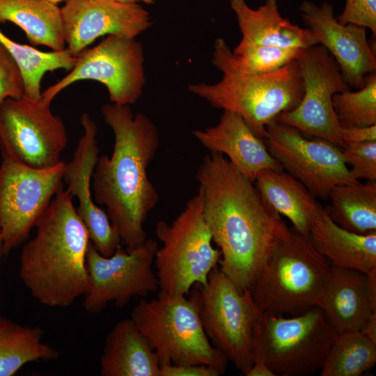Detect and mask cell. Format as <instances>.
Here are the masks:
<instances>
[{"label":"cell","instance_id":"obj_30","mask_svg":"<svg viewBox=\"0 0 376 376\" xmlns=\"http://www.w3.org/2000/svg\"><path fill=\"white\" fill-rule=\"evenodd\" d=\"M332 104L341 127L376 125V74L366 77L363 87L334 95Z\"/></svg>","mask_w":376,"mask_h":376},{"label":"cell","instance_id":"obj_34","mask_svg":"<svg viewBox=\"0 0 376 376\" xmlns=\"http://www.w3.org/2000/svg\"><path fill=\"white\" fill-rule=\"evenodd\" d=\"M342 24H352L369 29L376 36V0H345L343 10L336 17Z\"/></svg>","mask_w":376,"mask_h":376},{"label":"cell","instance_id":"obj_19","mask_svg":"<svg viewBox=\"0 0 376 376\" xmlns=\"http://www.w3.org/2000/svg\"><path fill=\"white\" fill-rule=\"evenodd\" d=\"M319 307L338 333L359 331L376 313V274L330 263Z\"/></svg>","mask_w":376,"mask_h":376},{"label":"cell","instance_id":"obj_29","mask_svg":"<svg viewBox=\"0 0 376 376\" xmlns=\"http://www.w3.org/2000/svg\"><path fill=\"white\" fill-rule=\"evenodd\" d=\"M376 363V344L360 331L338 333L320 368L321 376H359Z\"/></svg>","mask_w":376,"mask_h":376},{"label":"cell","instance_id":"obj_31","mask_svg":"<svg viewBox=\"0 0 376 376\" xmlns=\"http://www.w3.org/2000/svg\"><path fill=\"white\" fill-rule=\"evenodd\" d=\"M302 49L240 42L233 54L242 68L254 73L266 74L275 72L298 59Z\"/></svg>","mask_w":376,"mask_h":376},{"label":"cell","instance_id":"obj_13","mask_svg":"<svg viewBox=\"0 0 376 376\" xmlns=\"http://www.w3.org/2000/svg\"><path fill=\"white\" fill-rule=\"evenodd\" d=\"M158 248L155 240L146 239L132 251L120 246L112 256L105 257L89 242L86 267L90 286L84 296V309L97 313L110 302L122 308L134 297L157 292L158 280L152 266Z\"/></svg>","mask_w":376,"mask_h":376},{"label":"cell","instance_id":"obj_16","mask_svg":"<svg viewBox=\"0 0 376 376\" xmlns=\"http://www.w3.org/2000/svg\"><path fill=\"white\" fill-rule=\"evenodd\" d=\"M61 14L66 48L75 57L100 37L136 38L152 24L140 3L111 0H66Z\"/></svg>","mask_w":376,"mask_h":376},{"label":"cell","instance_id":"obj_14","mask_svg":"<svg viewBox=\"0 0 376 376\" xmlns=\"http://www.w3.org/2000/svg\"><path fill=\"white\" fill-rule=\"evenodd\" d=\"M297 61L304 84L303 97L295 109L280 113L275 120L342 149V127L332 98L334 94L348 90L349 86L338 64L320 45L303 49Z\"/></svg>","mask_w":376,"mask_h":376},{"label":"cell","instance_id":"obj_9","mask_svg":"<svg viewBox=\"0 0 376 376\" xmlns=\"http://www.w3.org/2000/svg\"><path fill=\"white\" fill-rule=\"evenodd\" d=\"M189 294L212 345L246 375L254 362L253 332L260 314L251 291L240 292L217 265L207 284H194Z\"/></svg>","mask_w":376,"mask_h":376},{"label":"cell","instance_id":"obj_12","mask_svg":"<svg viewBox=\"0 0 376 376\" xmlns=\"http://www.w3.org/2000/svg\"><path fill=\"white\" fill-rule=\"evenodd\" d=\"M143 63V47L135 38L109 35L95 47L81 52L69 73L46 88L41 96L52 102L72 84L92 80L105 86L111 103L134 104L146 83Z\"/></svg>","mask_w":376,"mask_h":376},{"label":"cell","instance_id":"obj_1","mask_svg":"<svg viewBox=\"0 0 376 376\" xmlns=\"http://www.w3.org/2000/svg\"><path fill=\"white\" fill-rule=\"evenodd\" d=\"M203 215L221 256L220 269L237 290L251 291L274 244L288 229L280 214L224 155L210 152L195 175Z\"/></svg>","mask_w":376,"mask_h":376},{"label":"cell","instance_id":"obj_10","mask_svg":"<svg viewBox=\"0 0 376 376\" xmlns=\"http://www.w3.org/2000/svg\"><path fill=\"white\" fill-rule=\"evenodd\" d=\"M65 162L45 169L8 157L0 165V230L7 255L24 244L50 203L63 187Z\"/></svg>","mask_w":376,"mask_h":376},{"label":"cell","instance_id":"obj_35","mask_svg":"<svg viewBox=\"0 0 376 376\" xmlns=\"http://www.w3.org/2000/svg\"><path fill=\"white\" fill-rule=\"evenodd\" d=\"M220 372L207 365H166L160 366L159 376H219Z\"/></svg>","mask_w":376,"mask_h":376},{"label":"cell","instance_id":"obj_20","mask_svg":"<svg viewBox=\"0 0 376 376\" xmlns=\"http://www.w3.org/2000/svg\"><path fill=\"white\" fill-rule=\"evenodd\" d=\"M193 134L210 152L226 155L230 162L253 182L262 170H283L268 152L263 139L258 137L236 113L224 111L216 125L194 130Z\"/></svg>","mask_w":376,"mask_h":376},{"label":"cell","instance_id":"obj_4","mask_svg":"<svg viewBox=\"0 0 376 376\" xmlns=\"http://www.w3.org/2000/svg\"><path fill=\"white\" fill-rule=\"evenodd\" d=\"M213 65L222 72L216 84H193L188 89L212 107L240 115L263 139L266 127L281 113L295 109L304 94L297 59L279 70L258 74L242 68L223 38L214 42Z\"/></svg>","mask_w":376,"mask_h":376},{"label":"cell","instance_id":"obj_27","mask_svg":"<svg viewBox=\"0 0 376 376\" xmlns=\"http://www.w3.org/2000/svg\"><path fill=\"white\" fill-rule=\"evenodd\" d=\"M325 211L340 227L360 235L376 232V181L335 187Z\"/></svg>","mask_w":376,"mask_h":376},{"label":"cell","instance_id":"obj_17","mask_svg":"<svg viewBox=\"0 0 376 376\" xmlns=\"http://www.w3.org/2000/svg\"><path fill=\"white\" fill-rule=\"evenodd\" d=\"M301 18L316 45L323 46L338 64L349 86H363L366 77L376 71V58L367 39L366 29L342 24L327 1L317 5L305 0L300 6Z\"/></svg>","mask_w":376,"mask_h":376},{"label":"cell","instance_id":"obj_32","mask_svg":"<svg viewBox=\"0 0 376 376\" xmlns=\"http://www.w3.org/2000/svg\"><path fill=\"white\" fill-rule=\"evenodd\" d=\"M342 154L355 179L376 181V141L346 143Z\"/></svg>","mask_w":376,"mask_h":376},{"label":"cell","instance_id":"obj_42","mask_svg":"<svg viewBox=\"0 0 376 376\" xmlns=\"http://www.w3.org/2000/svg\"><path fill=\"white\" fill-rule=\"evenodd\" d=\"M148 1H150V4L155 3V0H148Z\"/></svg>","mask_w":376,"mask_h":376},{"label":"cell","instance_id":"obj_2","mask_svg":"<svg viewBox=\"0 0 376 376\" xmlns=\"http://www.w3.org/2000/svg\"><path fill=\"white\" fill-rule=\"evenodd\" d=\"M101 111L113 131V148L110 157L99 156L91 188L95 203L105 206L113 228L130 251L146 240L144 223L159 199L148 175L159 149V134L152 120L134 113L130 105L105 104Z\"/></svg>","mask_w":376,"mask_h":376},{"label":"cell","instance_id":"obj_37","mask_svg":"<svg viewBox=\"0 0 376 376\" xmlns=\"http://www.w3.org/2000/svg\"><path fill=\"white\" fill-rule=\"evenodd\" d=\"M359 331L370 340L376 344V313L370 316Z\"/></svg>","mask_w":376,"mask_h":376},{"label":"cell","instance_id":"obj_23","mask_svg":"<svg viewBox=\"0 0 376 376\" xmlns=\"http://www.w3.org/2000/svg\"><path fill=\"white\" fill-rule=\"evenodd\" d=\"M309 238L330 263L368 275L376 274V232L360 235L348 231L336 224L324 209L315 220Z\"/></svg>","mask_w":376,"mask_h":376},{"label":"cell","instance_id":"obj_11","mask_svg":"<svg viewBox=\"0 0 376 376\" xmlns=\"http://www.w3.org/2000/svg\"><path fill=\"white\" fill-rule=\"evenodd\" d=\"M42 96L8 98L0 105V150L27 166L45 169L62 160L68 143L63 120Z\"/></svg>","mask_w":376,"mask_h":376},{"label":"cell","instance_id":"obj_39","mask_svg":"<svg viewBox=\"0 0 376 376\" xmlns=\"http://www.w3.org/2000/svg\"><path fill=\"white\" fill-rule=\"evenodd\" d=\"M113 1L121 2V3H143L146 4H150L148 0H111Z\"/></svg>","mask_w":376,"mask_h":376},{"label":"cell","instance_id":"obj_38","mask_svg":"<svg viewBox=\"0 0 376 376\" xmlns=\"http://www.w3.org/2000/svg\"><path fill=\"white\" fill-rule=\"evenodd\" d=\"M246 376H276L263 362L255 361Z\"/></svg>","mask_w":376,"mask_h":376},{"label":"cell","instance_id":"obj_24","mask_svg":"<svg viewBox=\"0 0 376 376\" xmlns=\"http://www.w3.org/2000/svg\"><path fill=\"white\" fill-rule=\"evenodd\" d=\"M267 203L286 217L293 228L308 236L311 227L324 208L305 185L287 172L265 169L254 180Z\"/></svg>","mask_w":376,"mask_h":376},{"label":"cell","instance_id":"obj_3","mask_svg":"<svg viewBox=\"0 0 376 376\" xmlns=\"http://www.w3.org/2000/svg\"><path fill=\"white\" fill-rule=\"evenodd\" d=\"M36 227L35 236L21 251L20 279L40 304L69 307L89 290L86 252L90 240L72 197L63 187Z\"/></svg>","mask_w":376,"mask_h":376},{"label":"cell","instance_id":"obj_18","mask_svg":"<svg viewBox=\"0 0 376 376\" xmlns=\"http://www.w3.org/2000/svg\"><path fill=\"white\" fill-rule=\"evenodd\" d=\"M80 123L84 134L72 159L65 164L63 180L67 187L65 190L78 200L77 211L87 229L89 240L102 256L109 257L121 246L122 241L106 211L95 203L92 198V176L100 156L96 139L97 127L86 113L81 115Z\"/></svg>","mask_w":376,"mask_h":376},{"label":"cell","instance_id":"obj_33","mask_svg":"<svg viewBox=\"0 0 376 376\" xmlns=\"http://www.w3.org/2000/svg\"><path fill=\"white\" fill-rule=\"evenodd\" d=\"M24 95V82L19 68L0 43V105L8 98H19Z\"/></svg>","mask_w":376,"mask_h":376},{"label":"cell","instance_id":"obj_7","mask_svg":"<svg viewBox=\"0 0 376 376\" xmlns=\"http://www.w3.org/2000/svg\"><path fill=\"white\" fill-rule=\"evenodd\" d=\"M130 319L157 353L160 366L203 364L226 372L228 360L206 336L196 306L185 296L141 299Z\"/></svg>","mask_w":376,"mask_h":376},{"label":"cell","instance_id":"obj_41","mask_svg":"<svg viewBox=\"0 0 376 376\" xmlns=\"http://www.w3.org/2000/svg\"><path fill=\"white\" fill-rule=\"evenodd\" d=\"M50 2L56 4V5H58V3L63 2V1H65L66 0H48Z\"/></svg>","mask_w":376,"mask_h":376},{"label":"cell","instance_id":"obj_6","mask_svg":"<svg viewBox=\"0 0 376 376\" xmlns=\"http://www.w3.org/2000/svg\"><path fill=\"white\" fill-rule=\"evenodd\" d=\"M155 235L162 243L154 259L158 294L185 296L194 284H207L209 274L218 265L221 253L212 244L200 190L187 202L171 224L159 221Z\"/></svg>","mask_w":376,"mask_h":376},{"label":"cell","instance_id":"obj_21","mask_svg":"<svg viewBox=\"0 0 376 376\" xmlns=\"http://www.w3.org/2000/svg\"><path fill=\"white\" fill-rule=\"evenodd\" d=\"M242 33L240 42L283 48L305 49L316 45L308 29L281 16L277 0H265L256 9L245 0H230Z\"/></svg>","mask_w":376,"mask_h":376},{"label":"cell","instance_id":"obj_15","mask_svg":"<svg viewBox=\"0 0 376 376\" xmlns=\"http://www.w3.org/2000/svg\"><path fill=\"white\" fill-rule=\"evenodd\" d=\"M263 141L281 167L316 198L327 199L335 187L359 181L345 163L342 149L324 139H308L297 129L274 120Z\"/></svg>","mask_w":376,"mask_h":376},{"label":"cell","instance_id":"obj_22","mask_svg":"<svg viewBox=\"0 0 376 376\" xmlns=\"http://www.w3.org/2000/svg\"><path fill=\"white\" fill-rule=\"evenodd\" d=\"M100 373L102 376H159L157 353L130 318L118 322L107 335Z\"/></svg>","mask_w":376,"mask_h":376},{"label":"cell","instance_id":"obj_28","mask_svg":"<svg viewBox=\"0 0 376 376\" xmlns=\"http://www.w3.org/2000/svg\"><path fill=\"white\" fill-rule=\"evenodd\" d=\"M0 43L16 62L22 76L24 95L31 98L41 96V83L47 72L59 69L70 71L76 62V57L67 48L62 51H40L13 40L1 29Z\"/></svg>","mask_w":376,"mask_h":376},{"label":"cell","instance_id":"obj_40","mask_svg":"<svg viewBox=\"0 0 376 376\" xmlns=\"http://www.w3.org/2000/svg\"><path fill=\"white\" fill-rule=\"evenodd\" d=\"M5 255L4 253V249H3V237L1 235V232L0 230V265L1 263V260L3 258V256Z\"/></svg>","mask_w":376,"mask_h":376},{"label":"cell","instance_id":"obj_8","mask_svg":"<svg viewBox=\"0 0 376 376\" xmlns=\"http://www.w3.org/2000/svg\"><path fill=\"white\" fill-rule=\"evenodd\" d=\"M338 334L318 306L290 318L260 313L253 332L254 362H263L276 376L313 375Z\"/></svg>","mask_w":376,"mask_h":376},{"label":"cell","instance_id":"obj_5","mask_svg":"<svg viewBox=\"0 0 376 376\" xmlns=\"http://www.w3.org/2000/svg\"><path fill=\"white\" fill-rule=\"evenodd\" d=\"M330 269L308 236L293 227L279 237L251 292L260 313L299 315L320 304Z\"/></svg>","mask_w":376,"mask_h":376},{"label":"cell","instance_id":"obj_25","mask_svg":"<svg viewBox=\"0 0 376 376\" xmlns=\"http://www.w3.org/2000/svg\"><path fill=\"white\" fill-rule=\"evenodd\" d=\"M12 22L33 45L66 49L61 8L48 0H0V24Z\"/></svg>","mask_w":376,"mask_h":376},{"label":"cell","instance_id":"obj_26","mask_svg":"<svg viewBox=\"0 0 376 376\" xmlns=\"http://www.w3.org/2000/svg\"><path fill=\"white\" fill-rule=\"evenodd\" d=\"M43 330L0 315V376H12L24 365L56 360L60 352L43 341Z\"/></svg>","mask_w":376,"mask_h":376},{"label":"cell","instance_id":"obj_36","mask_svg":"<svg viewBox=\"0 0 376 376\" xmlns=\"http://www.w3.org/2000/svg\"><path fill=\"white\" fill-rule=\"evenodd\" d=\"M344 146L348 143L376 141V125L368 127H342Z\"/></svg>","mask_w":376,"mask_h":376}]
</instances>
